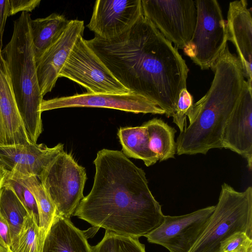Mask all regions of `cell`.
<instances>
[{
    "instance_id": "1",
    "label": "cell",
    "mask_w": 252,
    "mask_h": 252,
    "mask_svg": "<svg viewBox=\"0 0 252 252\" xmlns=\"http://www.w3.org/2000/svg\"><path fill=\"white\" fill-rule=\"evenodd\" d=\"M93 50L126 88L172 117L189 69L178 49L143 14L118 36L97 39Z\"/></svg>"
},
{
    "instance_id": "2",
    "label": "cell",
    "mask_w": 252,
    "mask_h": 252,
    "mask_svg": "<svg viewBox=\"0 0 252 252\" xmlns=\"http://www.w3.org/2000/svg\"><path fill=\"white\" fill-rule=\"evenodd\" d=\"M90 193L73 216L95 228L139 238L163 221L161 206L148 186L146 174L123 152L99 151Z\"/></svg>"
},
{
    "instance_id": "3",
    "label": "cell",
    "mask_w": 252,
    "mask_h": 252,
    "mask_svg": "<svg viewBox=\"0 0 252 252\" xmlns=\"http://www.w3.org/2000/svg\"><path fill=\"white\" fill-rule=\"evenodd\" d=\"M214 77L207 93L193 103L188 116L189 124L176 142L178 155H206L222 148L227 121L242 94L246 81L241 63L228 46L211 67Z\"/></svg>"
},
{
    "instance_id": "4",
    "label": "cell",
    "mask_w": 252,
    "mask_h": 252,
    "mask_svg": "<svg viewBox=\"0 0 252 252\" xmlns=\"http://www.w3.org/2000/svg\"><path fill=\"white\" fill-rule=\"evenodd\" d=\"M31 15L23 12L13 21L10 40L1 50L10 75L17 107L29 141L36 144L42 132L43 100L37 75L31 32Z\"/></svg>"
},
{
    "instance_id": "5",
    "label": "cell",
    "mask_w": 252,
    "mask_h": 252,
    "mask_svg": "<svg viewBox=\"0 0 252 252\" xmlns=\"http://www.w3.org/2000/svg\"><path fill=\"white\" fill-rule=\"evenodd\" d=\"M237 232L252 238V188L238 191L224 183L207 226L189 252H220V243Z\"/></svg>"
},
{
    "instance_id": "6",
    "label": "cell",
    "mask_w": 252,
    "mask_h": 252,
    "mask_svg": "<svg viewBox=\"0 0 252 252\" xmlns=\"http://www.w3.org/2000/svg\"><path fill=\"white\" fill-rule=\"evenodd\" d=\"M194 2L196 25L183 51L202 70H206L211 68L227 45L226 23L217 0H196Z\"/></svg>"
},
{
    "instance_id": "7",
    "label": "cell",
    "mask_w": 252,
    "mask_h": 252,
    "mask_svg": "<svg viewBox=\"0 0 252 252\" xmlns=\"http://www.w3.org/2000/svg\"><path fill=\"white\" fill-rule=\"evenodd\" d=\"M38 178L56 207V215L70 219L84 197L87 180L85 168L63 151Z\"/></svg>"
},
{
    "instance_id": "8",
    "label": "cell",
    "mask_w": 252,
    "mask_h": 252,
    "mask_svg": "<svg viewBox=\"0 0 252 252\" xmlns=\"http://www.w3.org/2000/svg\"><path fill=\"white\" fill-rule=\"evenodd\" d=\"M143 15L159 32L184 50L189 43L195 29L197 12L192 0H141Z\"/></svg>"
},
{
    "instance_id": "9",
    "label": "cell",
    "mask_w": 252,
    "mask_h": 252,
    "mask_svg": "<svg viewBox=\"0 0 252 252\" xmlns=\"http://www.w3.org/2000/svg\"><path fill=\"white\" fill-rule=\"evenodd\" d=\"M94 94H125L131 92L123 85L80 36L59 74Z\"/></svg>"
},
{
    "instance_id": "10",
    "label": "cell",
    "mask_w": 252,
    "mask_h": 252,
    "mask_svg": "<svg viewBox=\"0 0 252 252\" xmlns=\"http://www.w3.org/2000/svg\"><path fill=\"white\" fill-rule=\"evenodd\" d=\"M215 206L178 216H164L162 223L145 236L170 252H189L207 226Z\"/></svg>"
},
{
    "instance_id": "11",
    "label": "cell",
    "mask_w": 252,
    "mask_h": 252,
    "mask_svg": "<svg viewBox=\"0 0 252 252\" xmlns=\"http://www.w3.org/2000/svg\"><path fill=\"white\" fill-rule=\"evenodd\" d=\"M70 107L114 109L136 114L163 115L164 111L146 98L134 93L125 94L86 93L43 100L41 111Z\"/></svg>"
},
{
    "instance_id": "12",
    "label": "cell",
    "mask_w": 252,
    "mask_h": 252,
    "mask_svg": "<svg viewBox=\"0 0 252 252\" xmlns=\"http://www.w3.org/2000/svg\"><path fill=\"white\" fill-rule=\"evenodd\" d=\"M142 15L141 0H97L87 27L95 37L109 40L130 29Z\"/></svg>"
},
{
    "instance_id": "13",
    "label": "cell",
    "mask_w": 252,
    "mask_h": 252,
    "mask_svg": "<svg viewBox=\"0 0 252 252\" xmlns=\"http://www.w3.org/2000/svg\"><path fill=\"white\" fill-rule=\"evenodd\" d=\"M84 29L83 21L69 20L60 37L35 61L39 86L43 97L55 86L62 68L78 38L83 35Z\"/></svg>"
},
{
    "instance_id": "14",
    "label": "cell",
    "mask_w": 252,
    "mask_h": 252,
    "mask_svg": "<svg viewBox=\"0 0 252 252\" xmlns=\"http://www.w3.org/2000/svg\"><path fill=\"white\" fill-rule=\"evenodd\" d=\"M222 148L243 157L252 168V85L246 80L241 96L230 115L222 136Z\"/></svg>"
},
{
    "instance_id": "15",
    "label": "cell",
    "mask_w": 252,
    "mask_h": 252,
    "mask_svg": "<svg viewBox=\"0 0 252 252\" xmlns=\"http://www.w3.org/2000/svg\"><path fill=\"white\" fill-rule=\"evenodd\" d=\"M63 151V145L44 144L0 146V166L6 172L38 178L50 162Z\"/></svg>"
},
{
    "instance_id": "16",
    "label": "cell",
    "mask_w": 252,
    "mask_h": 252,
    "mask_svg": "<svg viewBox=\"0 0 252 252\" xmlns=\"http://www.w3.org/2000/svg\"><path fill=\"white\" fill-rule=\"evenodd\" d=\"M31 143L21 119L8 68L0 51V146Z\"/></svg>"
},
{
    "instance_id": "17",
    "label": "cell",
    "mask_w": 252,
    "mask_h": 252,
    "mask_svg": "<svg viewBox=\"0 0 252 252\" xmlns=\"http://www.w3.org/2000/svg\"><path fill=\"white\" fill-rule=\"evenodd\" d=\"M226 28L228 40L236 49L244 77L252 85V18L246 0L229 3Z\"/></svg>"
},
{
    "instance_id": "18",
    "label": "cell",
    "mask_w": 252,
    "mask_h": 252,
    "mask_svg": "<svg viewBox=\"0 0 252 252\" xmlns=\"http://www.w3.org/2000/svg\"><path fill=\"white\" fill-rule=\"evenodd\" d=\"M41 252H92L83 231L70 219L56 215L48 230Z\"/></svg>"
},
{
    "instance_id": "19",
    "label": "cell",
    "mask_w": 252,
    "mask_h": 252,
    "mask_svg": "<svg viewBox=\"0 0 252 252\" xmlns=\"http://www.w3.org/2000/svg\"><path fill=\"white\" fill-rule=\"evenodd\" d=\"M69 20L53 13L42 18L31 19L30 27L35 61L63 33Z\"/></svg>"
},
{
    "instance_id": "20",
    "label": "cell",
    "mask_w": 252,
    "mask_h": 252,
    "mask_svg": "<svg viewBox=\"0 0 252 252\" xmlns=\"http://www.w3.org/2000/svg\"><path fill=\"white\" fill-rule=\"evenodd\" d=\"M117 134L123 153L126 157L141 159L147 166L158 160L157 155L150 149L148 132L143 125L120 127Z\"/></svg>"
},
{
    "instance_id": "21",
    "label": "cell",
    "mask_w": 252,
    "mask_h": 252,
    "mask_svg": "<svg viewBox=\"0 0 252 252\" xmlns=\"http://www.w3.org/2000/svg\"><path fill=\"white\" fill-rule=\"evenodd\" d=\"M6 174L24 185L33 195L38 211L39 233L43 244L46 234L56 216L55 205L37 177L8 172Z\"/></svg>"
},
{
    "instance_id": "22",
    "label": "cell",
    "mask_w": 252,
    "mask_h": 252,
    "mask_svg": "<svg viewBox=\"0 0 252 252\" xmlns=\"http://www.w3.org/2000/svg\"><path fill=\"white\" fill-rule=\"evenodd\" d=\"M143 125L146 128L151 150L162 161L174 158L176 152L175 134L176 130L162 120L153 118Z\"/></svg>"
},
{
    "instance_id": "23",
    "label": "cell",
    "mask_w": 252,
    "mask_h": 252,
    "mask_svg": "<svg viewBox=\"0 0 252 252\" xmlns=\"http://www.w3.org/2000/svg\"><path fill=\"white\" fill-rule=\"evenodd\" d=\"M0 215L9 225L12 242L18 235L29 213L13 190L3 184L0 188Z\"/></svg>"
},
{
    "instance_id": "24",
    "label": "cell",
    "mask_w": 252,
    "mask_h": 252,
    "mask_svg": "<svg viewBox=\"0 0 252 252\" xmlns=\"http://www.w3.org/2000/svg\"><path fill=\"white\" fill-rule=\"evenodd\" d=\"M42 243L39 228L34 219L28 215L16 238L11 242L10 252H41Z\"/></svg>"
},
{
    "instance_id": "25",
    "label": "cell",
    "mask_w": 252,
    "mask_h": 252,
    "mask_svg": "<svg viewBox=\"0 0 252 252\" xmlns=\"http://www.w3.org/2000/svg\"><path fill=\"white\" fill-rule=\"evenodd\" d=\"M92 252H146L139 238L106 231L97 245L91 246Z\"/></svg>"
},
{
    "instance_id": "26",
    "label": "cell",
    "mask_w": 252,
    "mask_h": 252,
    "mask_svg": "<svg viewBox=\"0 0 252 252\" xmlns=\"http://www.w3.org/2000/svg\"><path fill=\"white\" fill-rule=\"evenodd\" d=\"M10 187L39 226L38 211L35 199L30 190L20 182L5 174L3 183Z\"/></svg>"
},
{
    "instance_id": "27",
    "label": "cell",
    "mask_w": 252,
    "mask_h": 252,
    "mask_svg": "<svg viewBox=\"0 0 252 252\" xmlns=\"http://www.w3.org/2000/svg\"><path fill=\"white\" fill-rule=\"evenodd\" d=\"M220 252H252V238L244 232H237L220 243Z\"/></svg>"
},
{
    "instance_id": "28",
    "label": "cell",
    "mask_w": 252,
    "mask_h": 252,
    "mask_svg": "<svg viewBox=\"0 0 252 252\" xmlns=\"http://www.w3.org/2000/svg\"><path fill=\"white\" fill-rule=\"evenodd\" d=\"M193 99L192 95L187 88L182 90L180 94L175 111L172 115L173 122L183 132L186 127V119L192 105Z\"/></svg>"
},
{
    "instance_id": "29",
    "label": "cell",
    "mask_w": 252,
    "mask_h": 252,
    "mask_svg": "<svg viewBox=\"0 0 252 252\" xmlns=\"http://www.w3.org/2000/svg\"><path fill=\"white\" fill-rule=\"evenodd\" d=\"M10 4L9 16L19 12H32L40 2V0H9Z\"/></svg>"
},
{
    "instance_id": "30",
    "label": "cell",
    "mask_w": 252,
    "mask_h": 252,
    "mask_svg": "<svg viewBox=\"0 0 252 252\" xmlns=\"http://www.w3.org/2000/svg\"><path fill=\"white\" fill-rule=\"evenodd\" d=\"M11 237L9 225L0 215V249L5 252H9Z\"/></svg>"
},
{
    "instance_id": "31",
    "label": "cell",
    "mask_w": 252,
    "mask_h": 252,
    "mask_svg": "<svg viewBox=\"0 0 252 252\" xmlns=\"http://www.w3.org/2000/svg\"><path fill=\"white\" fill-rule=\"evenodd\" d=\"M9 0H0V48L2 46V37L7 18L9 16Z\"/></svg>"
},
{
    "instance_id": "32",
    "label": "cell",
    "mask_w": 252,
    "mask_h": 252,
    "mask_svg": "<svg viewBox=\"0 0 252 252\" xmlns=\"http://www.w3.org/2000/svg\"><path fill=\"white\" fill-rule=\"evenodd\" d=\"M6 172L0 166V188L2 186L5 178Z\"/></svg>"
},
{
    "instance_id": "33",
    "label": "cell",
    "mask_w": 252,
    "mask_h": 252,
    "mask_svg": "<svg viewBox=\"0 0 252 252\" xmlns=\"http://www.w3.org/2000/svg\"><path fill=\"white\" fill-rule=\"evenodd\" d=\"M0 252H4L3 251H2V250H1V249H0Z\"/></svg>"
},
{
    "instance_id": "34",
    "label": "cell",
    "mask_w": 252,
    "mask_h": 252,
    "mask_svg": "<svg viewBox=\"0 0 252 252\" xmlns=\"http://www.w3.org/2000/svg\"><path fill=\"white\" fill-rule=\"evenodd\" d=\"M1 51V49L0 48V51Z\"/></svg>"
}]
</instances>
